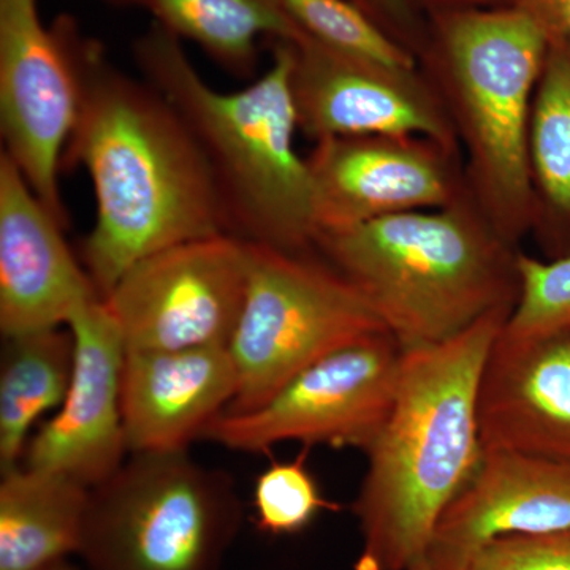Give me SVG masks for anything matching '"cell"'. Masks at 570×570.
Returning a JSON list of instances; mask_svg holds the SVG:
<instances>
[{"mask_svg":"<svg viewBox=\"0 0 570 570\" xmlns=\"http://www.w3.org/2000/svg\"><path fill=\"white\" fill-rule=\"evenodd\" d=\"M78 85L62 167L91 178L96 223L82 266L105 299L134 265L179 243L228 234L212 170L174 105L108 58L71 17L52 24Z\"/></svg>","mask_w":570,"mask_h":570,"instance_id":"6da1fadb","label":"cell"},{"mask_svg":"<svg viewBox=\"0 0 570 570\" xmlns=\"http://www.w3.org/2000/svg\"><path fill=\"white\" fill-rule=\"evenodd\" d=\"M512 311H494L438 346L403 351L395 401L365 450L352 504L362 532L355 570H407L425 558L439 519L485 455L480 376Z\"/></svg>","mask_w":570,"mask_h":570,"instance_id":"7a4b0ae2","label":"cell"},{"mask_svg":"<svg viewBox=\"0 0 570 570\" xmlns=\"http://www.w3.org/2000/svg\"><path fill=\"white\" fill-rule=\"evenodd\" d=\"M268 70L235 92L202 78L183 41L153 22L134 41L142 80L181 116L204 153L228 235L288 253H313L317 227L291 89V41H273Z\"/></svg>","mask_w":570,"mask_h":570,"instance_id":"3957f363","label":"cell"},{"mask_svg":"<svg viewBox=\"0 0 570 570\" xmlns=\"http://www.w3.org/2000/svg\"><path fill=\"white\" fill-rule=\"evenodd\" d=\"M314 249L358 288L403 351L438 346L513 309L519 255L471 194L317 235Z\"/></svg>","mask_w":570,"mask_h":570,"instance_id":"277c9868","label":"cell"},{"mask_svg":"<svg viewBox=\"0 0 570 570\" xmlns=\"http://www.w3.org/2000/svg\"><path fill=\"white\" fill-rule=\"evenodd\" d=\"M549 37L513 6L428 11L420 62L466 154L469 194L519 247L531 234L528 135Z\"/></svg>","mask_w":570,"mask_h":570,"instance_id":"5b68a950","label":"cell"},{"mask_svg":"<svg viewBox=\"0 0 570 570\" xmlns=\"http://www.w3.org/2000/svg\"><path fill=\"white\" fill-rule=\"evenodd\" d=\"M243 523L236 483L181 452L134 453L89 493L88 570H220Z\"/></svg>","mask_w":570,"mask_h":570,"instance_id":"8992f818","label":"cell"},{"mask_svg":"<svg viewBox=\"0 0 570 570\" xmlns=\"http://www.w3.org/2000/svg\"><path fill=\"white\" fill-rule=\"evenodd\" d=\"M246 245L245 306L228 344L238 390L225 414L264 406L322 356L387 332L358 288L314 250Z\"/></svg>","mask_w":570,"mask_h":570,"instance_id":"52a82bcc","label":"cell"},{"mask_svg":"<svg viewBox=\"0 0 570 570\" xmlns=\"http://www.w3.org/2000/svg\"><path fill=\"white\" fill-rule=\"evenodd\" d=\"M401 360L389 332L360 337L305 367L264 406L224 412L200 439L245 453H268L283 442L365 452L392 411Z\"/></svg>","mask_w":570,"mask_h":570,"instance_id":"ba28073f","label":"cell"},{"mask_svg":"<svg viewBox=\"0 0 570 570\" xmlns=\"http://www.w3.org/2000/svg\"><path fill=\"white\" fill-rule=\"evenodd\" d=\"M247 245L223 234L142 258L104 299L126 351L228 347L245 306Z\"/></svg>","mask_w":570,"mask_h":570,"instance_id":"9c48e42d","label":"cell"},{"mask_svg":"<svg viewBox=\"0 0 570 570\" xmlns=\"http://www.w3.org/2000/svg\"><path fill=\"white\" fill-rule=\"evenodd\" d=\"M77 116V78L58 32L41 22L37 0H0L2 153L63 227L69 217L59 175Z\"/></svg>","mask_w":570,"mask_h":570,"instance_id":"30bf717a","label":"cell"},{"mask_svg":"<svg viewBox=\"0 0 570 570\" xmlns=\"http://www.w3.org/2000/svg\"><path fill=\"white\" fill-rule=\"evenodd\" d=\"M306 164L317 235L444 208L469 194L460 153L419 135L325 138L316 141Z\"/></svg>","mask_w":570,"mask_h":570,"instance_id":"8fae6325","label":"cell"},{"mask_svg":"<svg viewBox=\"0 0 570 570\" xmlns=\"http://www.w3.org/2000/svg\"><path fill=\"white\" fill-rule=\"evenodd\" d=\"M296 121L311 140L348 135H419L460 153L449 112L422 69L400 70L291 41Z\"/></svg>","mask_w":570,"mask_h":570,"instance_id":"7c38bea8","label":"cell"},{"mask_svg":"<svg viewBox=\"0 0 570 570\" xmlns=\"http://www.w3.org/2000/svg\"><path fill=\"white\" fill-rule=\"evenodd\" d=\"M73 373L55 417L40 426L24 466L56 472L94 489L124 464L127 449L121 409L126 346L104 299L71 316Z\"/></svg>","mask_w":570,"mask_h":570,"instance_id":"4fadbf2b","label":"cell"},{"mask_svg":"<svg viewBox=\"0 0 570 570\" xmlns=\"http://www.w3.org/2000/svg\"><path fill=\"white\" fill-rule=\"evenodd\" d=\"M20 168L0 153V332L17 337L69 324L100 298ZM102 299V298H100Z\"/></svg>","mask_w":570,"mask_h":570,"instance_id":"5bb4252c","label":"cell"},{"mask_svg":"<svg viewBox=\"0 0 570 570\" xmlns=\"http://www.w3.org/2000/svg\"><path fill=\"white\" fill-rule=\"evenodd\" d=\"M570 530V463L489 450L434 528L425 558L468 570L499 539Z\"/></svg>","mask_w":570,"mask_h":570,"instance_id":"9a60e30c","label":"cell"},{"mask_svg":"<svg viewBox=\"0 0 570 570\" xmlns=\"http://www.w3.org/2000/svg\"><path fill=\"white\" fill-rule=\"evenodd\" d=\"M478 419L485 452L570 463V332L532 340L499 333L480 376Z\"/></svg>","mask_w":570,"mask_h":570,"instance_id":"2e32d148","label":"cell"},{"mask_svg":"<svg viewBox=\"0 0 570 570\" xmlns=\"http://www.w3.org/2000/svg\"><path fill=\"white\" fill-rule=\"evenodd\" d=\"M238 374L228 347L126 352L121 409L132 453L181 452L230 406Z\"/></svg>","mask_w":570,"mask_h":570,"instance_id":"e0dca14e","label":"cell"},{"mask_svg":"<svg viewBox=\"0 0 570 570\" xmlns=\"http://www.w3.org/2000/svg\"><path fill=\"white\" fill-rule=\"evenodd\" d=\"M91 489L56 472L17 466L0 482V570H40L80 549Z\"/></svg>","mask_w":570,"mask_h":570,"instance_id":"ac0fdd59","label":"cell"},{"mask_svg":"<svg viewBox=\"0 0 570 570\" xmlns=\"http://www.w3.org/2000/svg\"><path fill=\"white\" fill-rule=\"evenodd\" d=\"M531 234L543 261L570 255V43L550 40L532 99Z\"/></svg>","mask_w":570,"mask_h":570,"instance_id":"d6986e66","label":"cell"},{"mask_svg":"<svg viewBox=\"0 0 570 570\" xmlns=\"http://www.w3.org/2000/svg\"><path fill=\"white\" fill-rule=\"evenodd\" d=\"M118 9L151 14L179 40L198 45L236 78L257 67L258 41H294L303 36L279 0H105Z\"/></svg>","mask_w":570,"mask_h":570,"instance_id":"ffe728a7","label":"cell"},{"mask_svg":"<svg viewBox=\"0 0 570 570\" xmlns=\"http://www.w3.org/2000/svg\"><path fill=\"white\" fill-rule=\"evenodd\" d=\"M0 370V469L20 466L28 434L45 412L59 407L73 373L70 330H41L6 340Z\"/></svg>","mask_w":570,"mask_h":570,"instance_id":"44dd1931","label":"cell"},{"mask_svg":"<svg viewBox=\"0 0 570 570\" xmlns=\"http://www.w3.org/2000/svg\"><path fill=\"white\" fill-rule=\"evenodd\" d=\"M299 31L330 50L400 70H419L417 56L348 0H279Z\"/></svg>","mask_w":570,"mask_h":570,"instance_id":"7402d4cb","label":"cell"},{"mask_svg":"<svg viewBox=\"0 0 570 570\" xmlns=\"http://www.w3.org/2000/svg\"><path fill=\"white\" fill-rule=\"evenodd\" d=\"M307 452L294 460L273 461L254 485V513L258 531L269 535L299 534L322 512H337L341 505L322 493L307 468Z\"/></svg>","mask_w":570,"mask_h":570,"instance_id":"603a6c76","label":"cell"},{"mask_svg":"<svg viewBox=\"0 0 570 570\" xmlns=\"http://www.w3.org/2000/svg\"><path fill=\"white\" fill-rule=\"evenodd\" d=\"M520 295L502 335L532 340L570 332V255L543 261L520 253Z\"/></svg>","mask_w":570,"mask_h":570,"instance_id":"cb8c5ba5","label":"cell"},{"mask_svg":"<svg viewBox=\"0 0 570 570\" xmlns=\"http://www.w3.org/2000/svg\"><path fill=\"white\" fill-rule=\"evenodd\" d=\"M468 570H570V530L494 540Z\"/></svg>","mask_w":570,"mask_h":570,"instance_id":"d4e9b609","label":"cell"},{"mask_svg":"<svg viewBox=\"0 0 570 570\" xmlns=\"http://www.w3.org/2000/svg\"><path fill=\"white\" fill-rule=\"evenodd\" d=\"M365 11L393 39L420 55L425 50L428 40V20L423 9L415 0H348Z\"/></svg>","mask_w":570,"mask_h":570,"instance_id":"484cf974","label":"cell"},{"mask_svg":"<svg viewBox=\"0 0 570 570\" xmlns=\"http://www.w3.org/2000/svg\"><path fill=\"white\" fill-rule=\"evenodd\" d=\"M510 6L530 14L549 40L570 43V0H512Z\"/></svg>","mask_w":570,"mask_h":570,"instance_id":"4316f807","label":"cell"},{"mask_svg":"<svg viewBox=\"0 0 570 570\" xmlns=\"http://www.w3.org/2000/svg\"><path fill=\"white\" fill-rule=\"evenodd\" d=\"M422 9L428 11L442 9H482V7L510 6L512 0H415Z\"/></svg>","mask_w":570,"mask_h":570,"instance_id":"83f0119b","label":"cell"},{"mask_svg":"<svg viewBox=\"0 0 570 570\" xmlns=\"http://www.w3.org/2000/svg\"><path fill=\"white\" fill-rule=\"evenodd\" d=\"M40 570H78L77 566L69 560L58 561L55 564L47 566V568Z\"/></svg>","mask_w":570,"mask_h":570,"instance_id":"f1b7e54d","label":"cell"},{"mask_svg":"<svg viewBox=\"0 0 570 570\" xmlns=\"http://www.w3.org/2000/svg\"><path fill=\"white\" fill-rule=\"evenodd\" d=\"M407 570H436L431 566V562L426 560V558H422V560L415 561L414 564L411 566Z\"/></svg>","mask_w":570,"mask_h":570,"instance_id":"f546056e","label":"cell"}]
</instances>
